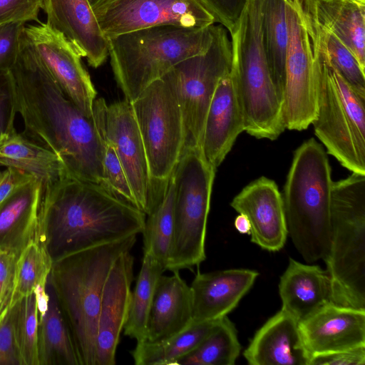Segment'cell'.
Listing matches in <instances>:
<instances>
[{
    "label": "cell",
    "instance_id": "7dc6e473",
    "mask_svg": "<svg viewBox=\"0 0 365 365\" xmlns=\"http://www.w3.org/2000/svg\"><path fill=\"white\" fill-rule=\"evenodd\" d=\"M235 227L241 234H250V223L246 215L239 213L235 220Z\"/></svg>",
    "mask_w": 365,
    "mask_h": 365
},
{
    "label": "cell",
    "instance_id": "e575fe53",
    "mask_svg": "<svg viewBox=\"0 0 365 365\" xmlns=\"http://www.w3.org/2000/svg\"><path fill=\"white\" fill-rule=\"evenodd\" d=\"M51 266L48 252L38 240L22 250L16 264L13 306L33 293L38 284L47 281Z\"/></svg>",
    "mask_w": 365,
    "mask_h": 365
},
{
    "label": "cell",
    "instance_id": "836d02e7",
    "mask_svg": "<svg viewBox=\"0 0 365 365\" xmlns=\"http://www.w3.org/2000/svg\"><path fill=\"white\" fill-rule=\"evenodd\" d=\"M304 11L311 40L316 50L356 91L365 95L364 70L354 55L334 34L317 24L304 9Z\"/></svg>",
    "mask_w": 365,
    "mask_h": 365
},
{
    "label": "cell",
    "instance_id": "f35d334b",
    "mask_svg": "<svg viewBox=\"0 0 365 365\" xmlns=\"http://www.w3.org/2000/svg\"><path fill=\"white\" fill-rule=\"evenodd\" d=\"M20 254L0 250V322L13 307L16 269Z\"/></svg>",
    "mask_w": 365,
    "mask_h": 365
},
{
    "label": "cell",
    "instance_id": "2e32d148",
    "mask_svg": "<svg viewBox=\"0 0 365 365\" xmlns=\"http://www.w3.org/2000/svg\"><path fill=\"white\" fill-rule=\"evenodd\" d=\"M134 257L130 251L115 262L106 280L98 317L95 365L115 364V354L131 297Z\"/></svg>",
    "mask_w": 365,
    "mask_h": 365
},
{
    "label": "cell",
    "instance_id": "8d00e7d4",
    "mask_svg": "<svg viewBox=\"0 0 365 365\" xmlns=\"http://www.w3.org/2000/svg\"><path fill=\"white\" fill-rule=\"evenodd\" d=\"M99 135L103 143L101 185L138 208L133 190L113 147L103 136Z\"/></svg>",
    "mask_w": 365,
    "mask_h": 365
},
{
    "label": "cell",
    "instance_id": "ac0fdd59",
    "mask_svg": "<svg viewBox=\"0 0 365 365\" xmlns=\"http://www.w3.org/2000/svg\"><path fill=\"white\" fill-rule=\"evenodd\" d=\"M230 205L248 218L252 242L272 252L283 247L288 231L282 194L274 181L260 177L245 187Z\"/></svg>",
    "mask_w": 365,
    "mask_h": 365
},
{
    "label": "cell",
    "instance_id": "9c48e42d",
    "mask_svg": "<svg viewBox=\"0 0 365 365\" xmlns=\"http://www.w3.org/2000/svg\"><path fill=\"white\" fill-rule=\"evenodd\" d=\"M216 169L200 150L184 152L172 175L174 232L166 270L198 266L205 259V237Z\"/></svg>",
    "mask_w": 365,
    "mask_h": 365
},
{
    "label": "cell",
    "instance_id": "83f0119b",
    "mask_svg": "<svg viewBox=\"0 0 365 365\" xmlns=\"http://www.w3.org/2000/svg\"><path fill=\"white\" fill-rule=\"evenodd\" d=\"M46 289L49 294L48 309L38 320V364L81 365L69 326L48 279Z\"/></svg>",
    "mask_w": 365,
    "mask_h": 365
},
{
    "label": "cell",
    "instance_id": "60d3db41",
    "mask_svg": "<svg viewBox=\"0 0 365 365\" xmlns=\"http://www.w3.org/2000/svg\"><path fill=\"white\" fill-rule=\"evenodd\" d=\"M42 0H0V26L11 23L40 22Z\"/></svg>",
    "mask_w": 365,
    "mask_h": 365
},
{
    "label": "cell",
    "instance_id": "52a82bcc",
    "mask_svg": "<svg viewBox=\"0 0 365 365\" xmlns=\"http://www.w3.org/2000/svg\"><path fill=\"white\" fill-rule=\"evenodd\" d=\"M334 303L365 309V175L333 182L329 245L324 259Z\"/></svg>",
    "mask_w": 365,
    "mask_h": 365
},
{
    "label": "cell",
    "instance_id": "bcb514c9",
    "mask_svg": "<svg viewBox=\"0 0 365 365\" xmlns=\"http://www.w3.org/2000/svg\"><path fill=\"white\" fill-rule=\"evenodd\" d=\"M46 282L38 284L34 289V293L36 295L38 320L46 314L49 302V294L46 289Z\"/></svg>",
    "mask_w": 365,
    "mask_h": 365
},
{
    "label": "cell",
    "instance_id": "f1b7e54d",
    "mask_svg": "<svg viewBox=\"0 0 365 365\" xmlns=\"http://www.w3.org/2000/svg\"><path fill=\"white\" fill-rule=\"evenodd\" d=\"M259 4L262 48L273 83L283 104L288 44L286 0H259Z\"/></svg>",
    "mask_w": 365,
    "mask_h": 365
},
{
    "label": "cell",
    "instance_id": "6da1fadb",
    "mask_svg": "<svg viewBox=\"0 0 365 365\" xmlns=\"http://www.w3.org/2000/svg\"><path fill=\"white\" fill-rule=\"evenodd\" d=\"M10 74L23 134L57 155L71 177L101 185L103 143L93 118L67 97L24 35Z\"/></svg>",
    "mask_w": 365,
    "mask_h": 365
},
{
    "label": "cell",
    "instance_id": "8992f818",
    "mask_svg": "<svg viewBox=\"0 0 365 365\" xmlns=\"http://www.w3.org/2000/svg\"><path fill=\"white\" fill-rule=\"evenodd\" d=\"M230 35V74L245 131L258 139L274 140L286 128L282 99L273 83L261 41L259 0L249 1Z\"/></svg>",
    "mask_w": 365,
    "mask_h": 365
},
{
    "label": "cell",
    "instance_id": "d4e9b609",
    "mask_svg": "<svg viewBox=\"0 0 365 365\" xmlns=\"http://www.w3.org/2000/svg\"><path fill=\"white\" fill-rule=\"evenodd\" d=\"M43 183L33 178L0 207V250L21 253L37 240Z\"/></svg>",
    "mask_w": 365,
    "mask_h": 365
},
{
    "label": "cell",
    "instance_id": "ab89813d",
    "mask_svg": "<svg viewBox=\"0 0 365 365\" xmlns=\"http://www.w3.org/2000/svg\"><path fill=\"white\" fill-rule=\"evenodd\" d=\"M25 23H11L0 26V73L14 67L20 51Z\"/></svg>",
    "mask_w": 365,
    "mask_h": 365
},
{
    "label": "cell",
    "instance_id": "f907efd6",
    "mask_svg": "<svg viewBox=\"0 0 365 365\" xmlns=\"http://www.w3.org/2000/svg\"><path fill=\"white\" fill-rule=\"evenodd\" d=\"M1 166V165H0Z\"/></svg>",
    "mask_w": 365,
    "mask_h": 365
},
{
    "label": "cell",
    "instance_id": "1f68e13d",
    "mask_svg": "<svg viewBox=\"0 0 365 365\" xmlns=\"http://www.w3.org/2000/svg\"><path fill=\"white\" fill-rule=\"evenodd\" d=\"M174 232V185L169 178L161 198L146 215L143 253L158 261L166 270Z\"/></svg>",
    "mask_w": 365,
    "mask_h": 365
},
{
    "label": "cell",
    "instance_id": "3957f363",
    "mask_svg": "<svg viewBox=\"0 0 365 365\" xmlns=\"http://www.w3.org/2000/svg\"><path fill=\"white\" fill-rule=\"evenodd\" d=\"M136 237L133 235L52 262L48 280L69 326L81 365H95L103 289L115 262L132 250Z\"/></svg>",
    "mask_w": 365,
    "mask_h": 365
},
{
    "label": "cell",
    "instance_id": "44dd1931",
    "mask_svg": "<svg viewBox=\"0 0 365 365\" xmlns=\"http://www.w3.org/2000/svg\"><path fill=\"white\" fill-rule=\"evenodd\" d=\"M258 272L230 269L197 272L190 288L192 294V322L217 320L234 309L253 285Z\"/></svg>",
    "mask_w": 365,
    "mask_h": 365
},
{
    "label": "cell",
    "instance_id": "4dcf8cb0",
    "mask_svg": "<svg viewBox=\"0 0 365 365\" xmlns=\"http://www.w3.org/2000/svg\"><path fill=\"white\" fill-rule=\"evenodd\" d=\"M165 268L149 255L143 253L142 265L134 290L131 292L124 334L137 342L146 340L147 326L153 299Z\"/></svg>",
    "mask_w": 365,
    "mask_h": 365
},
{
    "label": "cell",
    "instance_id": "4316f807",
    "mask_svg": "<svg viewBox=\"0 0 365 365\" xmlns=\"http://www.w3.org/2000/svg\"><path fill=\"white\" fill-rule=\"evenodd\" d=\"M0 165L19 169L43 185L71 176L57 155L18 133L14 123L0 137Z\"/></svg>",
    "mask_w": 365,
    "mask_h": 365
},
{
    "label": "cell",
    "instance_id": "cb8c5ba5",
    "mask_svg": "<svg viewBox=\"0 0 365 365\" xmlns=\"http://www.w3.org/2000/svg\"><path fill=\"white\" fill-rule=\"evenodd\" d=\"M162 274L157 283L147 326L146 340L160 342L183 331L192 323L190 286L179 272Z\"/></svg>",
    "mask_w": 365,
    "mask_h": 365
},
{
    "label": "cell",
    "instance_id": "d6a6232c",
    "mask_svg": "<svg viewBox=\"0 0 365 365\" xmlns=\"http://www.w3.org/2000/svg\"><path fill=\"white\" fill-rule=\"evenodd\" d=\"M241 346L233 323L224 317L192 351L180 358L176 365H233Z\"/></svg>",
    "mask_w": 365,
    "mask_h": 365
},
{
    "label": "cell",
    "instance_id": "c3c4849f",
    "mask_svg": "<svg viewBox=\"0 0 365 365\" xmlns=\"http://www.w3.org/2000/svg\"><path fill=\"white\" fill-rule=\"evenodd\" d=\"M352 2H354L357 4L365 6V0H348Z\"/></svg>",
    "mask_w": 365,
    "mask_h": 365
},
{
    "label": "cell",
    "instance_id": "7a4b0ae2",
    "mask_svg": "<svg viewBox=\"0 0 365 365\" xmlns=\"http://www.w3.org/2000/svg\"><path fill=\"white\" fill-rule=\"evenodd\" d=\"M146 215L101 184L68 176L43 185L37 240L52 262L143 232Z\"/></svg>",
    "mask_w": 365,
    "mask_h": 365
},
{
    "label": "cell",
    "instance_id": "ba28073f",
    "mask_svg": "<svg viewBox=\"0 0 365 365\" xmlns=\"http://www.w3.org/2000/svg\"><path fill=\"white\" fill-rule=\"evenodd\" d=\"M312 48L317 114L312 124L315 135L343 167L365 175V95L356 91L313 44Z\"/></svg>",
    "mask_w": 365,
    "mask_h": 365
},
{
    "label": "cell",
    "instance_id": "5bb4252c",
    "mask_svg": "<svg viewBox=\"0 0 365 365\" xmlns=\"http://www.w3.org/2000/svg\"><path fill=\"white\" fill-rule=\"evenodd\" d=\"M92 9L107 39L155 26L204 28L216 22L198 0H100Z\"/></svg>",
    "mask_w": 365,
    "mask_h": 365
},
{
    "label": "cell",
    "instance_id": "ee69618b",
    "mask_svg": "<svg viewBox=\"0 0 365 365\" xmlns=\"http://www.w3.org/2000/svg\"><path fill=\"white\" fill-rule=\"evenodd\" d=\"M365 346L312 356L309 365H364Z\"/></svg>",
    "mask_w": 365,
    "mask_h": 365
},
{
    "label": "cell",
    "instance_id": "681fc988",
    "mask_svg": "<svg viewBox=\"0 0 365 365\" xmlns=\"http://www.w3.org/2000/svg\"><path fill=\"white\" fill-rule=\"evenodd\" d=\"M100 0H88V3L93 7Z\"/></svg>",
    "mask_w": 365,
    "mask_h": 365
},
{
    "label": "cell",
    "instance_id": "f6af8a7d",
    "mask_svg": "<svg viewBox=\"0 0 365 365\" xmlns=\"http://www.w3.org/2000/svg\"><path fill=\"white\" fill-rule=\"evenodd\" d=\"M33 178L13 167H6L5 170H0V207Z\"/></svg>",
    "mask_w": 365,
    "mask_h": 365
},
{
    "label": "cell",
    "instance_id": "277c9868",
    "mask_svg": "<svg viewBox=\"0 0 365 365\" xmlns=\"http://www.w3.org/2000/svg\"><path fill=\"white\" fill-rule=\"evenodd\" d=\"M327 154L314 138L304 142L282 195L288 235L309 263L324 259L329 245L333 181Z\"/></svg>",
    "mask_w": 365,
    "mask_h": 365
},
{
    "label": "cell",
    "instance_id": "9a60e30c",
    "mask_svg": "<svg viewBox=\"0 0 365 365\" xmlns=\"http://www.w3.org/2000/svg\"><path fill=\"white\" fill-rule=\"evenodd\" d=\"M24 35L67 97L88 118H93L96 91L72 44L46 23L25 26Z\"/></svg>",
    "mask_w": 365,
    "mask_h": 365
},
{
    "label": "cell",
    "instance_id": "d590c367",
    "mask_svg": "<svg viewBox=\"0 0 365 365\" xmlns=\"http://www.w3.org/2000/svg\"><path fill=\"white\" fill-rule=\"evenodd\" d=\"M17 304L16 331L22 365H39L38 316L35 294L22 298Z\"/></svg>",
    "mask_w": 365,
    "mask_h": 365
},
{
    "label": "cell",
    "instance_id": "ffe728a7",
    "mask_svg": "<svg viewBox=\"0 0 365 365\" xmlns=\"http://www.w3.org/2000/svg\"><path fill=\"white\" fill-rule=\"evenodd\" d=\"M242 131L243 116L230 72L219 81L206 114L200 147L204 159L217 169Z\"/></svg>",
    "mask_w": 365,
    "mask_h": 365
},
{
    "label": "cell",
    "instance_id": "d6986e66",
    "mask_svg": "<svg viewBox=\"0 0 365 365\" xmlns=\"http://www.w3.org/2000/svg\"><path fill=\"white\" fill-rule=\"evenodd\" d=\"M46 24L61 33L93 68L108 56V40L103 34L88 0H42Z\"/></svg>",
    "mask_w": 365,
    "mask_h": 365
},
{
    "label": "cell",
    "instance_id": "30bf717a",
    "mask_svg": "<svg viewBox=\"0 0 365 365\" xmlns=\"http://www.w3.org/2000/svg\"><path fill=\"white\" fill-rule=\"evenodd\" d=\"M212 38L203 53L174 66L163 76L175 90L182 112L184 145L182 154L200 150L206 114L216 87L232 66V46L226 30L212 24Z\"/></svg>",
    "mask_w": 365,
    "mask_h": 365
},
{
    "label": "cell",
    "instance_id": "8fae6325",
    "mask_svg": "<svg viewBox=\"0 0 365 365\" xmlns=\"http://www.w3.org/2000/svg\"><path fill=\"white\" fill-rule=\"evenodd\" d=\"M153 185H165L182 155L184 125L175 90L164 77L132 102Z\"/></svg>",
    "mask_w": 365,
    "mask_h": 365
},
{
    "label": "cell",
    "instance_id": "4fadbf2b",
    "mask_svg": "<svg viewBox=\"0 0 365 365\" xmlns=\"http://www.w3.org/2000/svg\"><path fill=\"white\" fill-rule=\"evenodd\" d=\"M93 118L98 133L116 153L138 208L147 215L157 197L131 103L124 99L108 105L103 98H98L93 103Z\"/></svg>",
    "mask_w": 365,
    "mask_h": 365
},
{
    "label": "cell",
    "instance_id": "7c38bea8",
    "mask_svg": "<svg viewBox=\"0 0 365 365\" xmlns=\"http://www.w3.org/2000/svg\"><path fill=\"white\" fill-rule=\"evenodd\" d=\"M288 44L283 118L286 129L306 130L317 114L314 52L302 0H286Z\"/></svg>",
    "mask_w": 365,
    "mask_h": 365
},
{
    "label": "cell",
    "instance_id": "603a6c76",
    "mask_svg": "<svg viewBox=\"0 0 365 365\" xmlns=\"http://www.w3.org/2000/svg\"><path fill=\"white\" fill-rule=\"evenodd\" d=\"M279 292L282 309L299 322L323 306L334 303L332 284L327 271L291 258L280 277Z\"/></svg>",
    "mask_w": 365,
    "mask_h": 365
},
{
    "label": "cell",
    "instance_id": "7402d4cb",
    "mask_svg": "<svg viewBox=\"0 0 365 365\" xmlns=\"http://www.w3.org/2000/svg\"><path fill=\"white\" fill-rule=\"evenodd\" d=\"M244 357L251 365H309L299 322L281 309L256 332Z\"/></svg>",
    "mask_w": 365,
    "mask_h": 365
},
{
    "label": "cell",
    "instance_id": "484cf974",
    "mask_svg": "<svg viewBox=\"0 0 365 365\" xmlns=\"http://www.w3.org/2000/svg\"><path fill=\"white\" fill-rule=\"evenodd\" d=\"M302 4L309 16L334 34L365 71V6L348 0H302Z\"/></svg>",
    "mask_w": 365,
    "mask_h": 365
},
{
    "label": "cell",
    "instance_id": "f546056e",
    "mask_svg": "<svg viewBox=\"0 0 365 365\" xmlns=\"http://www.w3.org/2000/svg\"><path fill=\"white\" fill-rule=\"evenodd\" d=\"M220 319L192 322L183 331L160 342H137L130 351L135 364L176 365L180 358L197 347Z\"/></svg>",
    "mask_w": 365,
    "mask_h": 365
},
{
    "label": "cell",
    "instance_id": "e0dca14e",
    "mask_svg": "<svg viewBox=\"0 0 365 365\" xmlns=\"http://www.w3.org/2000/svg\"><path fill=\"white\" fill-rule=\"evenodd\" d=\"M299 327L311 358L365 346L364 309L331 302L299 322Z\"/></svg>",
    "mask_w": 365,
    "mask_h": 365
},
{
    "label": "cell",
    "instance_id": "5b68a950",
    "mask_svg": "<svg viewBox=\"0 0 365 365\" xmlns=\"http://www.w3.org/2000/svg\"><path fill=\"white\" fill-rule=\"evenodd\" d=\"M212 26L160 25L107 39L113 73L125 99L132 102L179 62L205 52L212 41Z\"/></svg>",
    "mask_w": 365,
    "mask_h": 365
},
{
    "label": "cell",
    "instance_id": "74e56055",
    "mask_svg": "<svg viewBox=\"0 0 365 365\" xmlns=\"http://www.w3.org/2000/svg\"><path fill=\"white\" fill-rule=\"evenodd\" d=\"M17 312L16 303L0 322V365H22L16 331Z\"/></svg>",
    "mask_w": 365,
    "mask_h": 365
},
{
    "label": "cell",
    "instance_id": "7bdbcfd3",
    "mask_svg": "<svg viewBox=\"0 0 365 365\" xmlns=\"http://www.w3.org/2000/svg\"><path fill=\"white\" fill-rule=\"evenodd\" d=\"M16 113L10 71L0 73V137L14 123Z\"/></svg>",
    "mask_w": 365,
    "mask_h": 365
},
{
    "label": "cell",
    "instance_id": "b9f144b4",
    "mask_svg": "<svg viewBox=\"0 0 365 365\" xmlns=\"http://www.w3.org/2000/svg\"><path fill=\"white\" fill-rule=\"evenodd\" d=\"M200 4L232 33L250 0H198Z\"/></svg>",
    "mask_w": 365,
    "mask_h": 365
}]
</instances>
